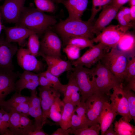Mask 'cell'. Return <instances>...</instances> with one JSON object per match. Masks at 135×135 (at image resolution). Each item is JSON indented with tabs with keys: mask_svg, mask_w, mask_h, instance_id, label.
Wrapping results in <instances>:
<instances>
[{
	"mask_svg": "<svg viewBox=\"0 0 135 135\" xmlns=\"http://www.w3.org/2000/svg\"><path fill=\"white\" fill-rule=\"evenodd\" d=\"M56 23L55 17L47 15L32 6H24L16 24L33 31L38 36Z\"/></svg>",
	"mask_w": 135,
	"mask_h": 135,
	"instance_id": "obj_1",
	"label": "cell"
},
{
	"mask_svg": "<svg viewBox=\"0 0 135 135\" xmlns=\"http://www.w3.org/2000/svg\"><path fill=\"white\" fill-rule=\"evenodd\" d=\"M92 22L81 20H61L52 26L53 30L60 36L63 43L66 45L70 38L82 36L92 40L94 38L92 30Z\"/></svg>",
	"mask_w": 135,
	"mask_h": 135,
	"instance_id": "obj_2",
	"label": "cell"
},
{
	"mask_svg": "<svg viewBox=\"0 0 135 135\" xmlns=\"http://www.w3.org/2000/svg\"><path fill=\"white\" fill-rule=\"evenodd\" d=\"M131 57L127 54L117 48H111L100 60L118 78L124 83L127 65Z\"/></svg>",
	"mask_w": 135,
	"mask_h": 135,
	"instance_id": "obj_3",
	"label": "cell"
},
{
	"mask_svg": "<svg viewBox=\"0 0 135 135\" xmlns=\"http://www.w3.org/2000/svg\"><path fill=\"white\" fill-rule=\"evenodd\" d=\"M72 72L80 90L81 101L85 102L94 94L99 93L97 88L92 68L81 66L73 68Z\"/></svg>",
	"mask_w": 135,
	"mask_h": 135,
	"instance_id": "obj_4",
	"label": "cell"
},
{
	"mask_svg": "<svg viewBox=\"0 0 135 135\" xmlns=\"http://www.w3.org/2000/svg\"><path fill=\"white\" fill-rule=\"evenodd\" d=\"M97 63L92 68L94 75L96 76L95 81L97 88L99 93L110 96L111 90L122 84L100 61Z\"/></svg>",
	"mask_w": 135,
	"mask_h": 135,
	"instance_id": "obj_5",
	"label": "cell"
},
{
	"mask_svg": "<svg viewBox=\"0 0 135 135\" xmlns=\"http://www.w3.org/2000/svg\"><path fill=\"white\" fill-rule=\"evenodd\" d=\"M130 28L119 24L111 25L92 40L94 43L101 42L110 48H116L122 36Z\"/></svg>",
	"mask_w": 135,
	"mask_h": 135,
	"instance_id": "obj_6",
	"label": "cell"
},
{
	"mask_svg": "<svg viewBox=\"0 0 135 135\" xmlns=\"http://www.w3.org/2000/svg\"><path fill=\"white\" fill-rule=\"evenodd\" d=\"M105 94H94L85 102L88 127L99 124V117L104 103L108 101Z\"/></svg>",
	"mask_w": 135,
	"mask_h": 135,
	"instance_id": "obj_7",
	"label": "cell"
},
{
	"mask_svg": "<svg viewBox=\"0 0 135 135\" xmlns=\"http://www.w3.org/2000/svg\"><path fill=\"white\" fill-rule=\"evenodd\" d=\"M110 48L102 43L99 42L90 48L76 60L71 62L72 64L74 66H81L90 68L108 52V51Z\"/></svg>",
	"mask_w": 135,
	"mask_h": 135,
	"instance_id": "obj_8",
	"label": "cell"
},
{
	"mask_svg": "<svg viewBox=\"0 0 135 135\" xmlns=\"http://www.w3.org/2000/svg\"><path fill=\"white\" fill-rule=\"evenodd\" d=\"M40 41L39 51L48 56L61 58V41L56 33L48 28Z\"/></svg>",
	"mask_w": 135,
	"mask_h": 135,
	"instance_id": "obj_9",
	"label": "cell"
},
{
	"mask_svg": "<svg viewBox=\"0 0 135 135\" xmlns=\"http://www.w3.org/2000/svg\"><path fill=\"white\" fill-rule=\"evenodd\" d=\"M112 93L110 94L111 104L116 112L121 116L125 121L130 122L132 120L129 113L127 99L123 90L122 84L113 88Z\"/></svg>",
	"mask_w": 135,
	"mask_h": 135,
	"instance_id": "obj_10",
	"label": "cell"
},
{
	"mask_svg": "<svg viewBox=\"0 0 135 135\" xmlns=\"http://www.w3.org/2000/svg\"><path fill=\"white\" fill-rule=\"evenodd\" d=\"M16 57L18 65L24 70L38 74L42 72L44 69L42 62L32 55L28 48H22L18 49Z\"/></svg>",
	"mask_w": 135,
	"mask_h": 135,
	"instance_id": "obj_11",
	"label": "cell"
},
{
	"mask_svg": "<svg viewBox=\"0 0 135 135\" xmlns=\"http://www.w3.org/2000/svg\"><path fill=\"white\" fill-rule=\"evenodd\" d=\"M26 0H4L0 6L1 18L8 23L17 24Z\"/></svg>",
	"mask_w": 135,
	"mask_h": 135,
	"instance_id": "obj_12",
	"label": "cell"
},
{
	"mask_svg": "<svg viewBox=\"0 0 135 135\" xmlns=\"http://www.w3.org/2000/svg\"><path fill=\"white\" fill-rule=\"evenodd\" d=\"M12 43L7 41L3 35L0 36V69L14 70L12 59L18 49L16 45Z\"/></svg>",
	"mask_w": 135,
	"mask_h": 135,
	"instance_id": "obj_13",
	"label": "cell"
},
{
	"mask_svg": "<svg viewBox=\"0 0 135 135\" xmlns=\"http://www.w3.org/2000/svg\"><path fill=\"white\" fill-rule=\"evenodd\" d=\"M39 95L41 99V106L42 111V124H45L46 118H48L50 108L56 99L60 97V92L52 87L40 86L38 88Z\"/></svg>",
	"mask_w": 135,
	"mask_h": 135,
	"instance_id": "obj_14",
	"label": "cell"
},
{
	"mask_svg": "<svg viewBox=\"0 0 135 135\" xmlns=\"http://www.w3.org/2000/svg\"><path fill=\"white\" fill-rule=\"evenodd\" d=\"M38 56H41L46 62L48 66L46 70L57 77L65 72L73 70L71 62L64 60L59 57L47 56L40 51Z\"/></svg>",
	"mask_w": 135,
	"mask_h": 135,
	"instance_id": "obj_15",
	"label": "cell"
},
{
	"mask_svg": "<svg viewBox=\"0 0 135 135\" xmlns=\"http://www.w3.org/2000/svg\"><path fill=\"white\" fill-rule=\"evenodd\" d=\"M120 9L109 4L102 9L98 18L93 25L92 32L96 36L114 18Z\"/></svg>",
	"mask_w": 135,
	"mask_h": 135,
	"instance_id": "obj_16",
	"label": "cell"
},
{
	"mask_svg": "<svg viewBox=\"0 0 135 135\" xmlns=\"http://www.w3.org/2000/svg\"><path fill=\"white\" fill-rule=\"evenodd\" d=\"M68 72L67 74L68 82L64 93L62 101L64 104L70 103L77 106L80 104L81 101L80 90L72 72Z\"/></svg>",
	"mask_w": 135,
	"mask_h": 135,
	"instance_id": "obj_17",
	"label": "cell"
},
{
	"mask_svg": "<svg viewBox=\"0 0 135 135\" xmlns=\"http://www.w3.org/2000/svg\"><path fill=\"white\" fill-rule=\"evenodd\" d=\"M6 35V40L10 42L18 43L20 46H23L26 40L30 35L35 33L33 31L23 26H17L8 27L3 25Z\"/></svg>",
	"mask_w": 135,
	"mask_h": 135,
	"instance_id": "obj_18",
	"label": "cell"
},
{
	"mask_svg": "<svg viewBox=\"0 0 135 135\" xmlns=\"http://www.w3.org/2000/svg\"><path fill=\"white\" fill-rule=\"evenodd\" d=\"M18 75L14 71L0 69V103L6 96L15 90V81Z\"/></svg>",
	"mask_w": 135,
	"mask_h": 135,
	"instance_id": "obj_19",
	"label": "cell"
},
{
	"mask_svg": "<svg viewBox=\"0 0 135 135\" xmlns=\"http://www.w3.org/2000/svg\"><path fill=\"white\" fill-rule=\"evenodd\" d=\"M36 90H31L28 101L29 115L34 118V124L37 129L42 128L43 115L41 106V99L37 96Z\"/></svg>",
	"mask_w": 135,
	"mask_h": 135,
	"instance_id": "obj_20",
	"label": "cell"
},
{
	"mask_svg": "<svg viewBox=\"0 0 135 135\" xmlns=\"http://www.w3.org/2000/svg\"><path fill=\"white\" fill-rule=\"evenodd\" d=\"M88 0H63L62 3L67 9L70 20H81V17L86 10Z\"/></svg>",
	"mask_w": 135,
	"mask_h": 135,
	"instance_id": "obj_21",
	"label": "cell"
},
{
	"mask_svg": "<svg viewBox=\"0 0 135 135\" xmlns=\"http://www.w3.org/2000/svg\"><path fill=\"white\" fill-rule=\"evenodd\" d=\"M117 115L118 114L108 101L104 103L99 119L101 135H104L106 131L114 122Z\"/></svg>",
	"mask_w": 135,
	"mask_h": 135,
	"instance_id": "obj_22",
	"label": "cell"
},
{
	"mask_svg": "<svg viewBox=\"0 0 135 135\" xmlns=\"http://www.w3.org/2000/svg\"><path fill=\"white\" fill-rule=\"evenodd\" d=\"M84 101H81L80 104L77 106L75 112L72 115L70 128L77 129L88 127Z\"/></svg>",
	"mask_w": 135,
	"mask_h": 135,
	"instance_id": "obj_23",
	"label": "cell"
},
{
	"mask_svg": "<svg viewBox=\"0 0 135 135\" xmlns=\"http://www.w3.org/2000/svg\"><path fill=\"white\" fill-rule=\"evenodd\" d=\"M117 46L119 50L126 53L130 57L135 55L134 36L126 32L121 38Z\"/></svg>",
	"mask_w": 135,
	"mask_h": 135,
	"instance_id": "obj_24",
	"label": "cell"
},
{
	"mask_svg": "<svg viewBox=\"0 0 135 135\" xmlns=\"http://www.w3.org/2000/svg\"><path fill=\"white\" fill-rule=\"evenodd\" d=\"M114 130L116 135H135V126L124 120L122 117L114 122Z\"/></svg>",
	"mask_w": 135,
	"mask_h": 135,
	"instance_id": "obj_25",
	"label": "cell"
},
{
	"mask_svg": "<svg viewBox=\"0 0 135 135\" xmlns=\"http://www.w3.org/2000/svg\"><path fill=\"white\" fill-rule=\"evenodd\" d=\"M76 106L69 103H65L60 120L59 123L61 128L66 130L71 126V118Z\"/></svg>",
	"mask_w": 135,
	"mask_h": 135,
	"instance_id": "obj_26",
	"label": "cell"
},
{
	"mask_svg": "<svg viewBox=\"0 0 135 135\" xmlns=\"http://www.w3.org/2000/svg\"><path fill=\"white\" fill-rule=\"evenodd\" d=\"M29 98L30 97L23 96L20 93L16 92L10 99L0 103V106L7 112L10 108L20 104L28 102Z\"/></svg>",
	"mask_w": 135,
	"mask_h": 135,
	"instance_id": "obj_27",
	"label": "cell"
},
{
	"mask_svg": "<svg viewBox=\"0 0 135 135\" xmlns=\"http://www.w3.org/2000/svg\"><path fill=\"white\" fill-rule=\"evenodd\" d=\"M64 103L60 97L56 98L50 109L48 118L54 121L59 123L62 114Z\"/></svg>",
	"mask_w": 135,
	"mask_h": 135,
	"instance_id": "obj_28",
	"label": "cell"
},
{
	"mask_svg": "<svg viewBox=\"0 0 135 135\" xmlns=\"http://www.w3.org/2000/svg\"><path fill=\"white\" fill-rule=\"evenodd\" d=\"M9 112L10 117L8 128L12 135H22V129L20 122L21 114L14 112Z\"/></svg>",
	"mask_w": 135,
	"mask_h": 135,
	"instance_id": "obj_29",
	"label": "cell"
},
{
	"mask_svg": "<svg viewBox=\"0 0 135 135\" xmlns=\"http://www.w3.org/2000/svg\"><path fill=\"white\" fill-rule=\"evenodd\" d=\"M100 130V124H98L77 129H72L69 128L66 130L69 134L75 135H98Z\"/></svg>",
	"mask_w": 135,
	"mask_h": 135,
	"instance_id": "obj_30",
	"label": "cell"
},
{
	"mask_svg": "<svg viewBox=\"0 0 135 135\" xmlns=\"http://www.w3.org/2000/svg\"><path fill=\"white\" fill-rule=\"evenodd\" d=\"M94 42L92 40L84 37L78 36L72 38L68 41L66 45L74 46L80 50L89 47L90 48L93 45Z\"/></svg>",
	"mask_w": 135,
	"mask_h": 135,
	"instance_id": "obj_31",
	"label": "cell"
},
{
	"mask_svg": "<svg viewBox=\"0 0 135 135\" xmlns=\"http://www.w3.org/2000/svg\"><path fill=\"white\" fill-rule=\"evenodd\" d=\"M91 16L88 21L92 22L98 13L106 6L110 4L112 0H92Z\"/></svg>",
	"mask_w": 135,
	"mask_h": 135,
	"instance_id": "obj_32",
	"label": "cell"
},
{
	"mask_svg": "<svg viewBox=\"0 0 135 135\" xmlns=\"http://www.w3.org/2000/svg\"><path fill=\"white\" fill-rule=\"evenodd\" d=\"M28 46V49L32 55L36 57L38 56L40 50V42L38 36L36 33H34L30 35Z\"/></svg>",
	"mask_w": 135,
	"mask_h": 135,
	"instance_id": "obj_33",
	"label": "cell"
},
{
	"mask_svg": "<svg viewBox=\"0 0 135 135\" xmlns=\"http://www.w3.org/2000/svg\"><path fill=\"white\" fill-rule=\"evenodd\" d=\"M36 8L44 12L52 13L56 9L54 2L52 0H34Z\"/></svg>",
	"mask_w": 135,
	"mask_h": 135,
	"instance_id": "obj_34",
	"label": "cell"
},
{
	"mask_svg": "<svg viewBox=\"0 0 135 135\" xmlns=\"http://www.w3.org/2000/svg\"><path fill=\"white\" fill-rule=\"evenodd\" d=\"M123 90L127 99L129 108V113L132 119L135 122V95L132 90Z\"/></svg>",
	"mask_w": 135,
	"mask_h": 135,
	"instance_id": "obj_35",
	"label": "cell"
},
{
	"mask_svg": "<svg viewBox=\"0 0 135 135\" xmlns=\"http://www.w3.org/2000/svg\"><path fill=\"white\" fill-rule=\"evenodd\" d=\"M42 73L51 82L52 85V88L58 90L60 92L64 94L66 84H62L59 81L58 77L52 74L46 70Z\"/></svg>",
	"mask_w": 135,
	"mask_h": 135,
	"instance_id": "obj_36",
	"label": "cell"
},
{
	"mask_svg": "<svg viewBox=\"0 0 135 135\" xmlns=\"http://www.w3.org/2000/svg\"><path fill=\"white\" fill-rule=\"evenodd\" d=\"M134 78H135V55L131 56L129 60L123 86H125L128 82Z\"/></svg>",
	"mask_w": 135,
	"mask_h": 135,
	"instance_id": "obj_37",
	"label": "cell"
},
{
	"mask_svg": "<svg viewBox=\"0 0 135 135\" xmlns=\"http://www.w3.org/2000/svg\"><path fill=\"white\" fill-rule=\"evenodd\" d=\"M39 74L34 72L24 70L20 76V79L15 83V86L22 83L38 81Z\"/></svg>",
	"mask_w": 135,
	"mask_h": 135,
	"instance_id": "obj_38",
	"label": "cell"
},
{
	"mask_svg": "<svg viewBox=\"0 0 135 135\" xmlns=\"http://www.w3.org/2000/svg\"><path fill=\"white\" fill-rule=\"evenodd\" d=\"M80 50L77 47L72 45H67L63 50L70 60H76L79 58Z\"/></svg>",
	"mask_w": 135,
	"mask_h": 135,
	"instance_id": "obj_39",
	"label": "cell"
},
{
	"mask_svg": "<svg viewBox=\"0 0 135 135\" xmlns=\"http://www.w3.org/2000/svg\"><path fill=\"white\" fill-rule=\"evenodd\" d=\"M29 106L28 102L22 103L11 108L7 112H14L20 114L21 115L27 116L29 115Z\"/></svg>",
	"mask_w": 135,
	"mask_h": 135,
	"instance_id": "obj_40",
	"label": "cell"
},
{
	"mask_svg": "<svg viewBox=\"0 0 135 135\" xmlns=\"http://www.w3.org/2000/svg\"><path fill=\"white\" fill-rule=\"evenodd\" d=\"M39 86L38 81L25 83L16 86L15 90L16 92L20 93L22 90L25 88H27L31 90L36 89Z\"/></svg>",
	"mask_w": 135,
	"mask_h": 135,
	"instance_id": "obj_41",
	"label": "cell"
},
{
	"mask_svg": "<svg viewBox=\"0 0 135 135\" xmlns=\"http://www.w3.org/2000/svg\"><path fill=\"white\" fill-rule=\"evenodd\" d=\"M114 18L117 20L119 23V24L122 26L129 27L130 28L132 27L133 25L132 23H128L125 20L124 12L121 7L120 8Z\"/></svg>",
	"mask_w": 135,
	"mask_h": 135,
	"instance_id": "obj_42",
	"label": "cell"
},
{
	"mask_svg": "<svg viewBox=\"0 0 135 135\" xmlns=\"http://www.w3.org/2000/svg\"><path fill=\"white\" fill-rule=\"evenodd\" d=\"M20 122L22 131L32 125L33 124V121L30 120L27 116H23L21 114Z\"/></svg>",
	"mask_w": 135,
	"mask_h": 135,
	"instance_id": "obj_43",
	"label": "cell"
},
{
	"mask_svg": "<svg viewBox=\"0 0 135 135\" xmlns=\"http://www.w3.org/2000/svg\"><path fill=\"white\" fill-rule=\"evenodd\" d=\"M39 86L47 87H52V85L50 81L45 76L42 72L38 73Z\"/></svg>",
	"mask_w": 135,
	"mask_h": 135,
	"instance_id": "obj_44",
	"label": "cell"
},
{
	"mask_svg": "<svg viewBox=\"0 0 135 135\" xmlns=\"http://www.w3.org/2000/svg\"><path fill=\"white\" fill-rule=\"evenodd\" d=\"M123 88L126 90H130L135 92V78H134L128 82L125 86H123Z\"/></svg>",
	"mask_w": 135,
	"mask_h": 135,
	"instance_id": "obj_45",
	"label": "cell"
},
{
	"mask_svg": "<svg viewBox=\"0 0 135 135\" xmlns=\"http://www.w3.org/2000/svg\"><path fill=\"white\" fill-rule=\"evenodd\" d=\"M129 0H112L110 4L115 6L119 8L125 4L129 2Z\"/></svg>",
	"mask_w": 135,
	"mask_h": 135,
	"instance_id": "obj_46",
	"label": "cell"
},
{
	"mask_svg": "<svg viewBox=\"0 0 135 135\" xmlns=\"http://www.w3.org/2000/svg\"><path fill=\"white\" fill-rule=\"evenodd\" d=\"M124 13V16L126 21L130 23L131 21L130 15V9L128 7L122 6L121 7Z\"/></svg>",
	"mask_w": 135,
	"mask_h": 135,
	"instance_id": "obj_47",
	"label": "cell"
},
{
	"mask_svg": "<svg viewBox=\"0 0 135 135\" xmlns=\"http://www.w3.org/2000/svg\"><path fill=\"white\" fill-rule=\"evenodd\" d=\"M48 134L44 132L42 129H36L28 133L27 135H48Z\"/></svg>",
	"mask_w": 135,
	"mask_h": 135,
	"instance_id": "obj_48",
	"label": "cell"
},
{
	"mask_svg": "<svg viewBox=\"0 0 135 135\" xmlns=\"http://www.w3.org/2000/svg\"><path fill=\"white\" fill-rule=\"evenodd\" d=\"M52 135H69V134L67 130H64L61 128H58L56 131L53 132Z\"/></svg>",
	"mask_w": 135,
	"mask_h": 135,
	"instance_id": "obj_49",
	"label": "cell"
},
{
	"mask_svg": "<svg viewBox=\"0 0 135 135\" xmlns=\"http://www.w3.org/2000/svg\"><path fill=\"white\" fill-rule=\"evenodd\" d=\"M114 126L112 124L106 131L104 135H116V132L114 129Z\"/></svg>",
	"mask_w": 135,
	"mask_h": 135,
	"instance_id": "obj_50",
	"label": "cell"
},
{
	"mask_svg": "<svg viewBox=\"0 0 135 135\" xmlns=\"http://www.w3.org/2000/svg\"><path fill=\"white\" fill-rule=\"evenodd\" d=\"M130 9V15L131 20H135V6H131Z\"/></svg>",
	"mask_w": 135,
	"mask_h": 135,
	"instance_id": "obj_51",
	"label": "cell"
},
{
	"mask_svg": "<svg viewBox=\"0 0 135 135\" xmlns=\"http://www.w3.org/2000/svg\"><path fill=\"white\" fill-rule=\"evenodd\" d=\"M128 2L130 6H135V0H129Z\"/></svg>",
	"mask_w": 135,
	"mask_h": 135,
	"instance_id": "obj_52",
	"label": "cell"
},
{
	"mask_svg": "<svg viewBox=\"0 0 135 135\" xmlns=\"http://www.w3.org/2000/svg\"><path fill=\"white\" fill-rule=\"evenodd\" d=\"M1 14L0 13V34L3 28V25H2L1 22Z\"/></svg>",
	"mask_w": 135,
	"mask_h": 135,
	"instance_id": "obj_53",
	"label": "cell"
},
{
	"mask_svg": "<svg viewBox=\"0 0 135 135\" xmlns=\"http://www.w3.org/2000/svg\"><path fill=\"white\" fill-rule=\"evenodd\" d=\"M54 2H56L57 3H60L63 0H52Z\"/></svg>",
	"mask_w": 135,
	"mask_h": 135,
	"instance_id": "obj_54",
	"label": "cell"
},
{
	"mask_svg": "<svg viewBox=\"0 0 135 135\" xmlns=\"http://www.w3.org/2000/svg\"><path fill=\"white\" fill-rule=\"evenodd\" d=\"M1 0H0V1H1Z\"/></svg>",
	"mask_w": 135,
	"mask_h": 135,
	"instance_id": "obj_55",
	"label": "cell"
}]
</instances>
